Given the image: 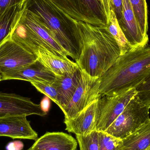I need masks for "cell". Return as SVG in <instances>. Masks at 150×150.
<instances>
[{
    "label": "cell",
    "mask_w": 150,
    "mask_h": 150,
    "mask_svg": "<svg viewBox=\"0 0 150 150\" xmlns=\"http://www.w3.org/2000/svg\"><path fill=\"white\" fill-rule=\"evenodd\" d=\"M26 117L16 115L0 118V137L36 141L38 134L33 129Z\"/></svg>",
    "instance_id": "cell-12"
},
{
    "label": "cell",
    "mask_w": 150,
    "mask_h": 150,
    "mask_svg": "<svg viewBox=\"0 0 150 150\" xmlns=\"http://www.w3.org/2000/svg\"><path fill=\"white\" fill-rule=\"evenodd\" d=\"M24 144L21 141L11 142L6 146L7 150H22L23 149Z\"/></svg>",
    "instance_id": "cell-28"
},
{
    "label": "cell",
    "mask_w": 150,
    "mask_h": 150,
    "mask_svg": "<svg viewBox=\"0 0 150 150\" xmlns=\"http://www.w3.org/2000/svg\"><path fill=\"white\" fill-rule=\"evenodd\" d=\"M23 9L32 13L55 40L76 61L80 53L78 21L58 8L51 0H26Z\"/></svg>",
    "instance_id": "cell-3"
},
{
    "label": "cell",
    "mask_w": 150,
    "mask_h": 150,
    "mask_svg": "<svg viewBox=\"0 0 150 150\" xmlns=\"http://www.w3.org/2000/svg\"><path fill=\"white\" fill-rule=\"evenodd\" d=\"M50 99L46 97L43 98L40 102V105L42 110L46 113L47 114L50 107Z\"/></svg>",
    "instance_id": "cell-30"
},
{
    "label": "cell",
    "mask_w": 150,
    "mask_h": 150,
    "mask_svg": "<svg viewBox=\"0 0 150 150\" xmlns=\"http://www.w3.org/2000/svg\"><path fill=\"white\" fill-rule=\"evenodd\" d=\"M80 53L76 61L82 71L100 78L121 55L116 40L106 27L78 21Z\"/></svg>",
    "instance_id": "cell-1"
},
{
    "label": "cell",
    "mask_w": 150,
    "mask_h": 150,
    "mask_svg": "<svg viewBox=\"0 0 150 150\" xmlns=\"http://www.w3.org/2000/svg\"><path fill=\"white\" fill-rule=\"evenodd\" d=\"M100 79L93 77L81 70L78 86L71 100L61 109L65 119L74 118L90 104L100 98Z\"/></svg>",
    "instance_id": "cell-8"
},
{
    "label": "cell",
    "mask_w": 150,
    "mask_h": 150,
    "mask_svg": "<svg viewBox=\"0 0 150 150\" xmlns=\"http://www.w3.org/2000/svg\"><path fill=\"white\" fill-rule=\"evenodd\" d=\"M80 150H99L98 132L93 131L86 136L76 135Z\"/></svg>",
    "instance_id": "cell-22"
},
{
    "label": "cell",
    "mask_w": 150,
    "mask_h": 150,
    "mask_svg": "<svg viewBox=\"0 0 150 150\" xmlns=\"http://www.w3.org/2000/svg\"><path fill=\"white\" fill-rule=\"evenodd\" d=\"M26 0H0V11L17 5H23Z\"/></svg>",
    "instance_id": "cell-27"
},
{
    "label": "cell",
    "mask_w": 150,
    "mask_h": 150,
    "mask_svg": "<svg viewBox=\"0 0 150 150\" xmlns=\"http://www.w3.org/2000/svg\"><path fill=\"white\" fill-rule=\"evenodd\" d=\"M137 94L135 88L114 96L102 95L98 99L94 131L105 132Z\"/></svg>",
    "instance_id": "cell-7"
},
{
    "label": "cell",
    "mask_w": 150,
    "mask_h": 150,
    "mask_svg": "<svg viewBox=\"0 0 150 150\" xmlns=\"http://www.w3.org/2000/svg\"><path fill=\"white\" fill-rule=\"evenodd\" d=\"M150 108L136 95L104 132L119 140L124 139L149 120Z\"/></svg>",
    "instance_id": "cell-5"
},
{
    "label": "cell",
    "mask_w": 150,
    "mask_h": 150,
    "mask_svg": "<svg viewBox=\"0 0 150 150\" xmlns=\"http://www.w3.org/2000/svg\"><path fill=\"white\" fill-rule=\"evenodd\" d=\"M146 150H150V148H149V149H148Z\"/></svg>",
    "instance_id": "cell-33"
},
{
    "label": "cell",
    "mask_w": 150,
    "mask_h": 150,
    "mask_svg": "<svg viewBox=\"0 0 150 150\" xmlns=\"http://www.w3.org/2000/svg\"><path fill=\"white\" fill-rule=\"evenodd\" d=\"M37 60V55L10 38L0 45V72L2 76L30 65Z\"/></svg>",
    "instance_id": "cell-9"
},
{
    "label": "cell",
    "mask_w": 150,
    "mask_h": 150,
    "mask_svg": "<svg viewBox=\"0 0 150 150\" xmlns=\"http://www.w3.org/2000/svg\"><path fill=\"white\" fill-rule=\"evenodd\" d=\"M98 99L81 111L74 118L65 119L66 130L76 135L86 136L93 130L98 109Z\"/></svg>",
    "instance_id": "cell-14"
},
{
    "label": "cell",
    "mask_w": 150,
    "mask_h": 150,
    "mask_svg": "<svg viewBox=\"0 0 150 150\" xmlns=\"http://www.w3.org/2000/svg\"><path fill=\"white\" fill-rule=\"evenodd\" d=\"M107 28L118 44L120 50L121 55L125 54L134 49L128 42L122 32L113 10L110 12L109 24Z\"/></svg>",
    "instance_id": "cell-20"
},
{
    "label": "cell",
    "mask_w": 150,
    "mask_h": 150,
    "mask_svg": "<svg viewBox=\"0 0 150 150\" xmlns=\"http://www.w3.org/2000/svg\"><path fill=\"white\" fill-rule=\"evenodd\" d=\"M31 84L38 91L48 97L57 105H59L58 93L55 86L52 83H45L39 82H30Z\"/></svg>",
    "instance_id": "cell-23"
},
{
    "label": "cell",
    "mask_w": 150,
    "mask_h": 150,
    "mask_svg": "<svg viewBox=\"0 0 150 150\" xmlns=\"http://www.w3.org/2000/svg\"><path fill=\"white\" fill-rule=\"evenodd\" d=\"M36 55L38 60L56 76L70 74L79 67L68 58L55 55L43 47L38 48Z\"/></svg>",
    "instance_id": "cell-16"
},
{
    "label": "cell",
    "mask_w": 150,
    "mask_h": 150,
    "mask_svg": "<svg viewBox=\"0 0 150 150\" xmlns=\"http://www.w3.org/2000/svg\"><path fill=\"white\" fill-rule=\"evenodd\" d=\"M101 1L103 3L106 14L107 16L109 22L110 12L112 10L111 0H101Z\"/></svg>",
    "instance_id": "cell-29"
},
{
    "label": "cell",
    "mask_w": 150,
    "mask_h": 150,
    "mask_svg": "<svg viewBox=\"0 0 150 150\" xmlns=\"http://www.w3.org/2000/svg\"><path fill=\"white\" fill-rule=\"evenodd\" d=\"M2 80L19 79L33 82L52 83L56 76L46 68L38 60L27 65L2 76Z\"/></svg>",
    "instance_id": "cell-13"
},
{
    "label": "cell",
    "mask_w": 150,
    "mask_h": 150,
    "mask_svg": "<svg viewBox=\"0 0 150 150\" xmlns=\"http://www.w3.org/2000/svg\"><path fill=\"white\" fill-rule=\"evenodd\" d=\"M2 75L1 74V72H0V81H2Z\"/></svg>",
    "instance_id": "cell-31"
},
{
    "label": "cell",
    "mask_w": 150,
    "mask_h": 150,
    "mask_svg": "<svg viewBox=\"0 0 150 150\" xmlns=\"http://www.w3.org/2000/svg\"><path fill=\"white\" fill-rule=\"evenodd\" d=\"M27 150H32V147H31V148H30V149H28Z\"/></svg>",
    "instance_id": "cell-32"
},
{
    "label": "cell",
    "mask_w": 150,
    "mask_h": 150,
    "mask_svg": "<svg viewBox=\"0 0 150 150\" xmlns=\"http://www.w3.org/2000/svg\"><path fill=\"white\" fill-rule=\"evenodd\" d=\"M81 76V70L78 67L74 72L56 76L53 82L57 90L59 107L61 109L71 100L76 90Z\"/></svg>",
    "instance_id": "cell-17"
},
{
    "label": "cell",
    "mask_w": 150,
    "mask_h": 150,
    "mask_svg": "<svg viewBox=\"0 0 150 150\" xmlns=\"http://www.w3.org/2000/svg\"><path fill=\"white\" fill-rule=\"evenodd\" d=\"M11 35L13 40L34 54L39 47H43L60 57L67 58L69 56L46 27L24 9Z\"/></svg>",
    "instance_id": "cell-4"
},
{
    "label": "cell",
    "mask_w": 150,
    "mask_h": 150,
    "mask_svg": "<svg viewBox=\"0 0 150 150\" xmlns=\"http://www.w3.org/2000/svg\"><path fill=\"white\" fill-rule=\"evenodd\" d=\"M150 148V119L136 131L121 140L115 150H146Z\"/></svg>",
    "instance_id": "cell-18"
},
{
    "label": "cell",
    "mask_w": 150,
    "mask_h": 150,
    "mask_svg": "<svg viewBox=\"0 0 150 150\" xmlns=\"http://www.w3.org/2000/svg\"><path fill=\"white\" fill-rule=\"evenodd\" d=\"M23 6L16 5L0 11V45L10 38L23 12Z\"/></svg>",
    "instance_id": "cell-19"
},
{
    "label": "cell",
    "mask_w": 150,
    "mask_h": 150,
    "mask_svg": "<svg viewBox=\"0 0 150 150\" xmlns=\"http://www.w3.org/2000/svg\"><path fill=\"white\" fill-rule=\"evenodd\" d=\"M70 17L94 26L107 27L109 24L101 0H51Z\"/></svg>",
    "instance_id": "cell-6"
},
{
    "label": "cell",
    "mask_w": 150,
    "mask_h": 150,
    "mask_svg": "<svg viewBox=\"0 0 150 150\" xmlns=\"http://www.w3.org/2000/svg\"><path fill=\"white\" fill-rule=\"evenodd\" d=\"M112 10L116 16L118 23H120L122 16V0H111Z\"/></svg>",
    "instance_id": "cell-26"
},
{
    "label": "cell",
    "mask_w": 150,
    "mask_h": 150,
    "mask_svg": "<svg viewBox=\"0 0 150 150\" xmlns=\"http://www.w3.org/2000/svg\"><path fill=\"white\" fill-rule=\"evenodd\" d=\"M150 71V47L133 49L121 55L100 79L101 96L119 95L136 88Z\"/></svg>",
    "instance_id": "cell-2"
},
{
    "label": "cell",
    "mask_w": 150,
    "mask_h": 150,
    "mask_svg": "<svg viewBox=\"0 0 150 150\" xmlns=\"http://www.w3.org/2000/svg\"><path fill=\"white\" fill-rule=\"evenodd\" d=\"M135 89L138 98L144 105L150 107V71Z\"/></svg>",
    "instance_id": "cell-24"
},
{
    "label": "cell",
    "mask_w": 150,
    "mask_h": 150,
    "mask_svg": "<svg viewBox=\"0 0 150 150\" xmlns=\"http://www.w3.org/2000/svg\"><path fill=\"white\" fill-rule=\"evenodd\" d=\"M33 115L45 116L47 114L42 110L40 104H35L29 98L0 92V118Z\"/></svg>",
    "instance_id": "cell-10"
},
{
    "label": "cell",
    "mask_w": 150,
    "mask_h": 150,
    "mask_svg": "<svg viewBox=\"0 0 150 150\" xmlns=\"http://www.w3.org/2000/svg\"><path fill=\"white\" fill-rule=\"evenodd\" d=\"M76 140L63 132H47L36 140L32 150H76Z\"/></svg>",
    "instance_id": "cell-15"
},
{
    "label": "cell",
    "mask_w": 150,
    "mask_h": 150,
    "mask_svg": "<svg viewBox=\"0 0 150 150\" xmlns=\"http://www.w3.org/2000/svg\"><path fill=\"white\" fill-rule=\"evenodd\" d=\"M122 16L119 23L127 40L134 49L147 46L149 37L143 33L129 0H122Z\"/></svg>",
    "instance_id": "cell-11"
},
{
    "label": "cell",
    "mask_w": 150,
    "mask_h": 150,
    "mask_svg": "<svg viewBox=\"0 0 150 150\" xmlns=\"http://www.w3.org/2000/svg\"><path fill=\"white\" fill-rule=\"evenodd\" d=\"M99 150H115L121 140L104 132H98Z\"/></svg>",
    "instance_id": "cell-25"
},
{
    "label": "cell",
    "mask_w": 150,
    "mask_h": 150,
    "mask_svg": "<svg viewBox=\"0 0 150 150\" xmlns=\"http://www.w3.org/2000/svg\"><path fill=\"white\" fill-rule=\"evenodd\" d=\"M136 19L143 34L149 37L148 5L146 0H129Z\"/></svg>",
    "instance_id": "cell-21"
}]
</instances>
